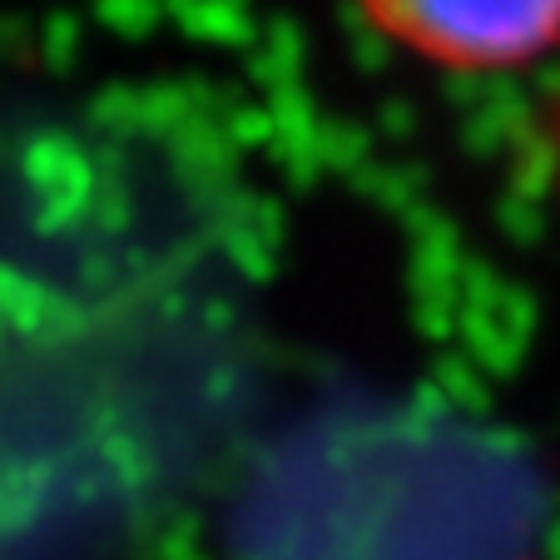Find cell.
Returning a JSON list of instances; mask_svg holds the SVG:
<instances>
[{"label":"cell","mask_w":560,"mask_h":560,"mask_svg":"<svg viewBox=\"0 0 560 560\" xmlns=\"http://www.w3.org/2000/svg\"><path fill=\"white\" fill-rule=\"evenodd\" d=\"M407 60L442 74H511L560 50V0H352Z\"/></svg>","instance_id":"1"}]
</instances>
